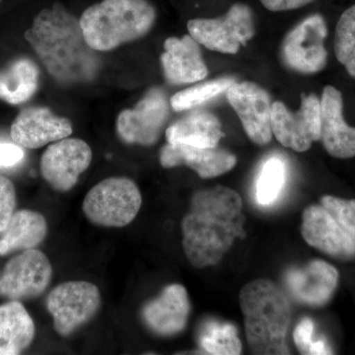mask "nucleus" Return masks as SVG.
<instances>
[{
	"label": "nucleus",
	"mask_w": 355,
	"mask_h": 355,
	"mask_svg": "<svg viewBox=\"0 0 355 355\" xmlns=\"http://www.w3.org/2000/svg\"><path fill=\"white\" fill-rule=\"evenodd\" d=\"M244 223L237 191L223 186L196 191L181 224L187 259L198 268L217 265L244 238Z\"/></svg>",
	"instance_id": "1"
},
{
	"label": "nucleus",
	"mask_w": 355,
	"mask_h": 355,
	"mask_svg": "<svg viewBox=\"0 0 355 355\" xmlns=\"http://www.w3.org/2000/svg\"><path fill=\"white\" fill-rule=\"evenodd\" d=\"M25 39L60 83H85L95 78L99 69L95 50L86 42L80 22L60 3L35 17Z\"/></svg>",
	"instance_id": "2"
},
{
	"label": "nucleus",
	"mask_w": 355,
	"mask_h": 355,
	"mask_svg": "<svg viewBox=\"0 0 355 355\" xmlns=\"http://www.w3.org/2000/svg\"><path fill=\"white\" fill-rule=\"evenodd\" d=\"M245 331L254 354H289L286 338L291 323V307L286 294L272 280L256 279L239 293Z\"/></svg>",
	"instance_id": "3"
},
{
	"label": "nucleus",
	"mask_w": 355,
	"mask_h": 355,
	"mask_svg": "<svg viewBox=\"0 0 355 355\" xmlns=\"http://www.w3.org/2000/svg\"><path fill=\"white\" fill-rule=\"evenodd\" d=\"M155 18V9L147 0H103L88 7L79 22L89 46L108 51L144 37Z\"/></svg>",
	"instance_id": "4"
},
{
	"label": "nucleus",
	"mask_w": 355,
	"mask_h": 355,
	"mask_svg": "<svg viewBox=\"0 0 355 355\" xmlns=\"http://www.w3.org/2000/svg\"><path fill=\"white\" fill-rule=\"evenodd\" d=\"M141 205V193L135 182L113 177L103 180L86 193L83 209L95 225L121 228L135 220Z\"/></svg>",
	"instance_id": "5"
},
{
	"label": "nucleus",
	"mask_w": 355,
	"mask_h": 355,
	"mask_svg": "<svg viewBox=\"0 0 355 355\" xmlns=\"http://www.w3.org/2000/svg\"><path fill=\"white\" fill-rule=\"evenodd\" d=\"M58 335L69 336L90 322L101 306L99 289L85 280H72L55 286L46 300Z\"/></svg>",
	"instance_id": "6"
},
{
	"label": "nucleus",
	"mask_w": 355,
	"mask_h": 355,
	"mask_svg": "<svg viewBox=\"0 0 355 355\" xmlns=\"http://www.w3.org/2000/svg\"><path fill=\"white\" fill-rule=\"evenodd\" d=\"M188 30L198 44L222 53H237L253 38V13L249 6L236 3L222 17L189 21Z\"/></svg>",
	"instance_id": "7"
},
{
	"label": "nucleus",
	"mask_w": 355,
	"mask_h": 355,
	"mask_svg": "<svg viewBox=\"0 0 355 355\" xmlns=\"http://www.w3.org/2000/svg\"><path fill=\"white\" fill-rule=\"evenodd\" d=\"M270 125L282 146L304 153L321 139V100L314 94L302 95L300 109L294 113L284 103H272Z\"/></svg>",
	"instance_id": "8"
},
{
	"label": "nucleus",
	"mask_w": 355,
	"mask_h": 355,
	"mask_svg": "<svg viewBox=\"0 0 355 355\" xmlns=\"http://www.w3.org/2000/svg\"><path fill=\"white\" fill-rule=\"evenodd\" d=\"M51 275L48 257L39 250H26L4 266L0 275V295L9 301L38 297L50 286Z\"/></svg>",
	"instance_id": "9"
},
{
	"label": "nucleus",
	"mask_w": 355,
	"mask_h": 355,
	"mask_svg": "<svg viewBox=\"0 0 355 355\" xmlns=\"http://www.w3.org/2000/svg\"><path fill=\"white\" fill-rule=\"evenodd\" d=\"M326 22L319 14L309 16L296 26L284 39L282 53L291 69L302 73H317L324 69L328 53L324 39Z\"/></svg>",
	"instance_id": "10"
},
{
	"label": "nucleus",
	"mask_w": 355,
	"mask_h": 355,
	"mask_svg": "<svg viewBox=\"0 0 355 355\" xmlns=\"http://www.w3.org/2000/svg\"><path fill=\"white\" fill-rule=\"evenodd\" d=\"M169 116V105L162 90L154 88L132 110L121 112L116 132L123 141L150 146L155 144Z\"/></svg>",
	"instance_id": "11"
},
{
	"label": "nucleus",
	"mask_w": 355,
	"mask_h": 355,
	"mask_svg": "<svg viewBox=\"0 0 355 355\" xmlns=\"http://www.w3.org/2000/svg\"><path fill=\"white\" fill-rule=\"evenodd\" d=\"M92 161V150L83 140L64 139L53 142L41 159L44 179L53 190H71L79 176L88 169Z\"/></svg>",
	"instance_id": "12"
},
{
	"label": "nucleus",
	"mask_w": 355,
	"mask_h": 355,
	"mask_svg": "<svg viewBox=\"0 0 355 355\" xmlns=\"http://www.w3.org/2000/svg\"><path fill=\"white\" fill-rule=\"evenodd\" d=\"M227 99L239 116L249 139L266 146L272 140V102L270 95L252 83H235L226 91Z\"/></svg>",
	"instance_id": "13"
},
{
	"label": "nucleus",
	"mask_w": 355,
	"mask_h": 355,
	"mask_svg": "<svg viewBox=\"0 0 355 355\" xmlns=\"http://www.w3.org/2000/svg\"><path fill=\"white\" fill-rule=\"evenodd\" d=\"M301 234L309 246L336 258L355 256V240L323 205H310L302 214Z\"/></svg>",
	"instance_id": "14"
},
{
	"label": "nucleus",
	"mask_w": 355,
	"mask_h": 355,
	"mask_svg": "<svg viewBox=\"0 0 355 355\" xmlns=\"http://www.w3.org/2000/svg\"><path fill=\"white\" fill-rule=\"evenodd\" d=\"M72 133L69 120L55 116L48 108L30 107L21 111L11 125L14 144L24 148H41L67 139Z\"/></svg>",
	"instance_id": "15"
},
{
	"label": "nucleus",
	"mask_w": 355,
	"mask_h": 355,
	"mask_svg": "<svg viewBox=\"0 0 355 355\" xmlns=\"http://www.w3.org/2000/svg\"><path fill=\"white\" fill-rule=\"evenodd\" d=\"M190 313L187 289L181 284H171L157 298L144 305L141 317L147 328L156 335L171 336L184 330Z\"/></svg>",
	"instance_id": "16"
},
{
	"label": "nucleus",
	"mask_w": 355,
	"mask_h": 355,
	"mask_svg": "<svg viewBox=\"0 0 355 355\" xmlns=\"http://www.w3.org/2000/svg\"><path fill=\"white\" fill-rule=\"evenodd\" d=\"M286 286L294 299L309 306L326 304L338 284V270L322 260L310 261L286 273Z\"/></svg>",
	"instance_id": "17"
},
{
	"label": "nucleus",
	"mask_w": 355,
	"mask_h": 355,
	"mask_svg": "<svg viewBox=\"0 0 355 355\" xmlns=\"http://www.w3.org/2000/svg\"><path fill=\"white\" fill-rule=\"evenodd\" d=\"M320 140L333 157H355V128L345 123L342 93L334 86H326L322 94Z\"/></svg>",
	"instance_id": "18"
},
{
	"label": "nucleus",
	"mask_w": 355,
	"mask_h": 355,
	"mask_svg": "<svg viewBox=\"0 0 355 355\" xmlns=\"http://www.w3.org/2000/svg\"><path fill=\"white\" fill-rule=\"evenodd\" d=\"M162 167L188 166L202 179L221 176L232 170L237 163L233 154L222 149L202 148L184 144H166L160 151Z\"/></svg>",
	"instance_id": "19"
},
{
	"label": "nucleus",
	"mask_w": 355,
	"mask_h": 355,
	"mask_svg": "<svg viewBox=\"0 0 355 355\" xmlns=\"http://www.w3.org/2000/svg\"><path fill=\"white\" fill-rule=\"evenodd\" d=\"M161 55L166 78L172 84H187L202 80L207 76L200 46L191 35L169 38Z\"/></svg>",
	"instance_id": "20"
},
{
	"label": "nucleus",
	"mask_w": 355,
	"mask_h": 355,
	"mask_svg": "<svg viewBox=\"0 0 355 355\" xmlns=\"http://www.w3.org/2000/svg\"><path fill=\"white\" fill-rule=\"evenodd\" d=\"M223 137L220 121L214 114L205 111L193 112L166 130L168 144L202 148L216 147Z\"/></svg>",
	"instance_id": "21"
},
{
	"label": "nucleus",
	"mask_w": 355,
	"mask_h": 355,
	"mask_svg": "<svg viewBox=\"0 0 355 355\" xmlns=\"http://www.w3.org/2000/svg\"><path fill=\"white\" fill-rule=\"evenodd\" d=\"M35 324L20 301L0 305V355L20 354L31 345Z\"/></svg>",
	"instance_id": "22"
},
{
	"label": "nucleus",
	"mask_w": 355,
	"mask_h": 355,
	"mask_svg": "<svg viewBox=\"0 0 355 355\" xmlns=\"http://www.w3.org/2000/svg\"><path fill=\"white\" fill-rule=\"evenodd\" d=\"M48 233V224L41 214L23 209L15 212L0 238V256L38 247Z\"/></svg>",
	"instance_id": "23"
},
{
	"label": "nucleus",
	"mask_w": 355,
	"mask_h": 355,
	"mask_svg": "<svg viewBox=\"0 0 355 355\" xmlns=\"http://www.w3.org/2000/svg\"><path fill=\"white\" fill-rule=\"evenodd\" d=\"M39 70L28 58L14 60L0 71V99L11 105L31 99L38 89Z\"/></svg>",
	"instance_id": "24"
},
{
	"label": "nucleus",
	"mask_w": 355,
	"mask_h": 355,
	"mask_svg": "<svg viewBox=\"0 0 355 355\" xmlns=\"http://www.w3.org/2000/svg\"><path fill=\"white\" fill-rule=\"evenodd\" d=\"M198 343L209 354L238 355L242 352V342L235 327L216 320L202 324L198 331Z\"/></svg>",
	"instance_id": "25"
},
{
	"label": "nucleus",
	"mask_w": 355,
	"mask_h": 355,
	"mask_svg": "<svg viewBox=\"0 0 355 355\" xmlns=\"http://www.w3.org/2000/svg\"><path fill=\"white\" fill-rule=\"evenodd\" d=\"M286 178L287 167L284 159L279 156L266 159L256 182L257 202L263 207H268L277 202L284 191Z\"/></svg>",
	"instance_id": "26"
},
{
	"label": "nucleus",
	"mask_w": 355,
	"mask_h": 355,
	"mask_svg": "<svg viewBox=\"0 0 355 355\" xmlns=\"http://www.w3.org/2000/svg\"><path fill=\"white\" fill-rule=\"evenodd\" d=\"M235 83V79L223 77L216 80H210L209 83L198 84L197 86L176 93L170 100V103L172 108L177 112L196 108L203 103L214 99L221 93L226 92Z\"/></svg>",
	"instance_id": "27"
},
{
	"label": "nucleus",
	"mask_w": 355,
	"mask_h": 355,
	"mask_svg": "<svg viewBox=\"0 0 355 355\" xmlns=\"http://www.w3.org/2000/svg\"><path fill=\"white\" fill-rule=\"evenodd\" d=\"M336 58L355 78V4L345 11L336 25Z\"/></svg>",
	"instance_id": "28"
},
{
	"label": "nucleus",
	"mask_w": 355,
	"mask_h": 355,
	"mask_svg": "<svg viewBox=\"0 0 355 355\" xmlns=\"http://www.w3.org/2000/svg\"><path fill=\"white\" fill-rule=\"evenodd\" d=\"M315 324L310 318H303L293 331L296 347L303 354H331V350L324 340H314Z\"/></svg>",
	"instance_id": "29"
},
{
	"label": "nucleus",
	"mask_w": 355,
	"mask_h": 355,
	"mask_svg": "<svg viewBox=\"0 0 355 355\" xmlns=\"http://www.w3.org/2000/svg\"><path fill=\"white\" fill-rule=\"evenodd\" d=\"M321 205L335 217L343 230L355 240V200L324 196Z\"/></svg>",
	"instance_id": "30"
},
{
	"label": "nucleus",
	"mask_w": 355,
	"mask_h": 355,
	"mask_svg": "<svg viewBox=\"0 0 355 355\" xmlns=\"http://www.w3.org/2000/svg\"><path fill=\"white\" fill-rule=\"evenodd\" d=\"M15 209V187L8 178L0 175V235L6 231Z\"/></svg>",
	"instance_id": "31"
},
{
	"label": "nucleus",
	"mask_w": 355,
	"mask_h": 355,
	"mask_svg": "<svg viewBox=\"0 0 355 355\" xmlns=\"http://www.w3.org/2000/svg\"><path fill=\"white\" fill-rule=\"evenodd\" d=\"M22 146L9 142H0V168L13 167L24 158Z\"/></svg>",
	"instance_id": "32"
},
{
	"label": "nucleus",
	"mask_w": 355,
	"mask_h": 355,
	"mask_svg": "<svg viewBox=\"0 0 355 355\" xmlns=\"http://www.w3.org/2000/svg\"><path fill=\"white\" fill-rule=\"evenodd\" d=\"M313 0H261L263 6L270 11H287L307 6Z\"/></svg>",
	"instance_id": "33"
}]
</instances>
